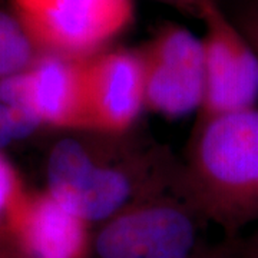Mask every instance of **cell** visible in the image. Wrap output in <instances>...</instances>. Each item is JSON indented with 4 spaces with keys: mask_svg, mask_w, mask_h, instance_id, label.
I'll return each mask as SVG.
<instances>
[{
    "mask_svg": "<svg viewBox=\"0 0 258 258\" xmlns=\"http://www.w3.org/2000/svg\"><path fill=\"white\" fill-rule=\"evenodd\" d=\"M179 161L169 148L139 131L64 132L46 157L49 192L93 228L126 207L171 188Z\"/></svg>",
    "mask_w": 258,
    "mask_h": 258,
    "instance_id": "cell-1",
    "label": "cell"
},
{
    "mask_svg": "<svg viewBox=\"0 0 258 258\" xmlns=\"http://www.w3.org/2000/svg\"><path fill=\"white\" fill-rule=\"evenodd\" d=\"M192 258H255L242 247L240 238L227 240L218 245H201Z\"/></svg>",
    "mask_w": 258,
    "mask_h": 258,
    "instance_id": "cell-14",
    "label": "cell"
},
{
    "mask_svg": "<svg viewBox=\"0 0 258 258\" xmlns=\"http://www.w3.org/2000/svg\"><path fill=\"white\" fill-rule=\"evenodd\" d=\"M40 53L13 9L0 8V81L26 72Z\"/></svg>",
    "mask_w": 258,
    "mask_h": 258,
    "instance_id": "cell-11",
    "label": "cell"
},
{
    "mask_svg": "<svg viewBox=\"0 0 258 258\" xmlns=\"http://www.w3.org/2000/svg\"><path fill=\"white\" fill-rule=\"evenodd\" d=\"M200 19L205 25V93L198 120L257 108V52L217 0L204 5Z\"/></svg>",
    "mask_w": 258,
    "mask_h": 258,
    "instance_id": "cell-5",
    "label": "cell"
},
{
    "mask_svg": "<svg viewBox=\"0 0 258 258\" xmlns=\"http://www.w3.org/2000/svg\"><path fill=\"white\" fill-rule=\"evenodd\" d=\"M178 188L227 240L258 222V106L197 122Z\"/></svg>",
    "mask_w": 258,
    "mask_h": 258,
    "instance_id": "cell-2",
    "label": "cell"
},
{
    "mask_svg": "<svg viewBox=\"0 0 258 258\" xmlns=\"http://www.w3.org/2000/svg\"><path fill=\"white\" fill-rule=\"evenodd\" d=\"M43 129L29 98L25 72L0 81V151Z\"/></svg>",
    "mask_w": 258,
    "mask_h": 258,
    "instance_id": "cell-10",
    "label": "cell"
},
{
    "mask_svg": "<svg viewBox=\"0 0 258 258\" xmlns=\"http://www.w3.org/2000/svg\"><path fill=\"white\" fill-rule=\"evenodd\" d=\"M42 53L88 59L109 49L131 26L134 0H12Z\"/></svg>",
    "mask_w": 258,
    "mask_h": 258,
    "instance_id": "cell-4",
    "label": "cell"
},
{
    "mask_svg": "<svg viewBox=\"0 0 258 258\" xmlns=\"http://www.w3.org/2000/svg\"><path fill=\"white\" fill-rule=\"evenodd\" d=\"M93 227L47 189L23 195L3 247L19 258H89Z\"/></svg>",
    "mask_w": 258,
    "mask_h": 258,
    "instance_id": "cell-7",
    "label": "cell"
},
{
    "mask_svg": "<svg viewBox=\"0 0 258 258\" xmlns=\"http://www.w3.org/2000/svg\"><path fill=\"white\" fill-rule=\"evenodd\" d=\"M139 52L145 109L168 119L200 113L205 93L203 39L182 26L166 25Z\"/></svg>",
    "mask_w": 258,
    "mask_h": 258,
    "instance_id": "cell-6",
    "label": "cell"
},
{
    "mask_svg": "<svg viewBox=\"0 0 258 258\" xmlns=\"http://www.w3.org/2000/svg\"><path fill=\"white\" fill-rule=\"evenodd\" d=\"M88 129L126 132L145 109L144 64L139 50L106 49L85 59Z\"/></svg>",
    "mask_w": 258,
    "mask_h": 258,
    "instance_id": "cell-8",
    "label": "cell"
},
{
    "mask_svg": "<svg viewBox=\"0 0 258 258\" xmlns=\"http://www.w3.org/2000/svg\"><path fill=\"white\" fill-rule=\"evenodd\" d=\"M258 55V0L242 6L232 19Z\"/></svg>",
    "mask_w": 258,
    "mask_h": 258,
    "instance_id": "cell-13",
    "label": "cell"
},
{
    "mask_svg": "<svg viewBox=\"0 0 258 258\" xmlns=\"http://www.w3.org/2000/svg\"><path fill=\"white\" fill-rule=\"evenodd\" d=\"M204 224L176 179L96 225L89 258H192Z\"/></svg>",
    "mask_w": 258,
    "mask_h": 258,
    "instance_id": "cell-3",
    "label": "cell"
},
{
    "mask_svg": "<svg viewBox=\"0 0 258 258\" xmlns=\"http://www.w3.org/2000/svg\"><path fill=\"white\" fill-rule=\"evenodd\" d=\"M26 191L16 166L0 151V245L5 244L12 215Z\"/></svg>",
    "mask_w": 258,
    "mask_h": 258,
    "instance_id": "cell-12",
    "label": "cell"
},
{
    "mask_svg": "<svg viewBox=\"0 0 258 258\" xmlns=\"http://www.w3.org/2000/svg\"><path fill=\"white\" fill-rule=\"evenodd\" d=\"M159 2L166 3L168 6H172V8L181 10L184 13H188V15H192V16L200 18L201 16V12H203L204 5L208 0H159Z\"/></svg>",
    "mask_w": 258,
    "mask_h": 258,
    "instance_id": "cell-15",
    "label": "cell"
},
{
    "mask_svg": "<svg viewBox=\"0 0 258 258\" xmlns=\"http://www.w3.org/2000/svg\"><path fill=\"white\" fill-rule=\"evenodd\" d=\"M0 258H19V257H16L13 252H10L9 249L6 248V247L0 245Z\"/></svg>",
    "mask_w": 258,
    "mask_h": 258,
    "instance_id": "cell-17",
    "label": "cell"
},
{
    "mask_svg": "<svg viewBox=\"0 0 258 258\" xmlns=\"http://www.w3.org/2000/svg\"><path fill=\"white\" fill-rule=\"evenodd\" d=\"M32 106L45 129H88L85 59L40 53L25 72Z\"/></svg>",
    "mask_w": 258,
    "mask_h": 258,
    "instance_id": "cell-9",
    "label": "cell"
},
{
    "mask_svg": "<svg viewBox=\"0 0 258 258\" xmlns=\"http://www.w3.org/2000/svg\"><path fill=\"white\" fill-rule=\"evenodd\" d=\"M242 247L248 251L252 257L258 258V228L254 232H251L248 237L240 238Z\"/></svg>",
    "mask_w": 258,
    "mask_h": 258,
    "instance_id": "cell-16",
    "label": "cell"
}]
</instances>
